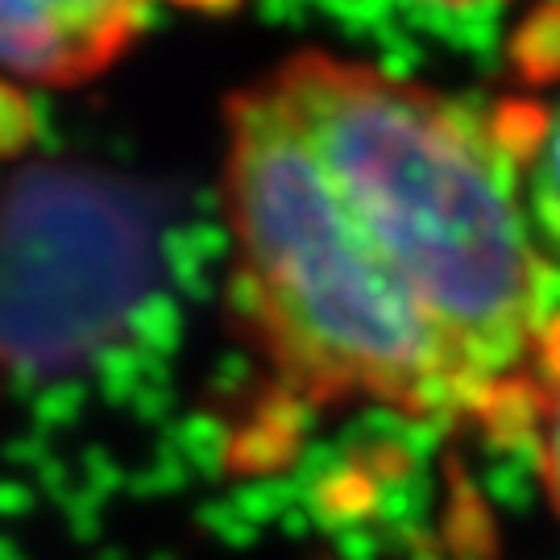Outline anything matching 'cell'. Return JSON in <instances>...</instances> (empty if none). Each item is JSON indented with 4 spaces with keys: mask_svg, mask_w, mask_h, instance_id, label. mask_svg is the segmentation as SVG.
Segmentation results:
<instances>
[{
    "mask_svg": "<svg viewBox=\"0 0 560 560\" xmlns=\"http://www.w3.org/2000/svg\"><path fill=\"white\" fill-rule=\"evenodd\" d=\"M221 196L245 332L303 399L536 428L560 320L499 125L303 46L224 104Z\"/></svg>",
    "mask_w": 560,
    "mask_h": 560,
    "instance_id": "obj_1",
    "label": "cell"
},
{
    "mask_svg": "<svg viewBox=\"0 0 560 560\" xmlns=\"http://www.w3.org/2000/svg\"><path fill=\"white\" fill-rule=\"evenodd\" d=\"M150 0H0V120L25 92H71L141 38Z\"/></svg>",
    "mask_w": 560,
    "mask_h": 560,
    "instance_id": "obj_2",
    "label": "cell"
},
{
    "mask_svg": "<svg viewBox=\"0 0 560 560\" xmlns=\"http://www.w3.org/2000/svg\"><path fill=\"white\" fill-rule=\"evenodd\" d=\"M520 154V196L527 224L544 258L560 261V104L536 117V129Z\"/></svg>",
    "mask_w": 560,
    "mask_h": 560,
    "instance_id": "obj_3",
    "label": "cell"
},
{
    "mask_svg": "<svg viewBox=\"0 0 560 560\" xmlns=\"http://www.w3.org/2000/svg\"><path fill=\"white\" fill-rule=\"evenodd\" d=\"M536 460H540L544 494L560 520V378L548 386L540 411H536Z\"/></svg>",
    "mask_w": 560,
    "mask_h": 560,
    "instance_id": "obj_4",
    "label": "cell"
},
{
    "mask_svg": "<svg viewBox=\"0 0 560 560\" xmlns=\"http://www.w3.org/2000/svg\"><path fill=\"white\" fill-rule=\"evenodd\" d=\"M423 4H441V9H481V4H499V0H423Z\"/></svg>",
    "mask_w": 560,
    "mask_h": 560,
    "instance_id": "obj_5",
    "label": "cell"
}]
</instances>
